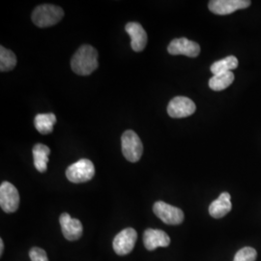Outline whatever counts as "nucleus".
Masks as SVG:
<instances>
[{"instance_id": "obj_18", "label": "nucleus", "mask_w": 261, "mask_h": 261, "mask_svg": "<svg viewBox=\"0 0 261 261\" xmlns=\"http://www.w3.org/2000/svg\"><path fill=\"white\" fill-rule=\"evenodd\" d=\"M238 63H239L238 59L235 56H227L222 60L214 62L211 66L210 70L214 75L226 73V72H231V70H234L238 67Z\"/></svg>"}, {"instance_id": "obj_9", "label": "nucleus", "mask_w": 261, "mask_h": 261, "mask_svg": "<svg viewBox=\"0 0 261 261\" xmlns=\"http://www.w3.org/2000/svg\"><path fill=\"white\" fill-rule=\"evenodd\" d=\"M250 0H212L209 2V10L216 15H229L237 10L248 8L251 5Z\"/></svg>"}, {"instance_id": "obj_10", "label": "nucleus", "mask_w": 261, "mask_h": 261, "mask_svg": "<svg viewBox=\"0 0 261 261\" xmlns=\"http://www.w3.org/2000/svg\"><path fill=\"white\" fill-rule=\"evenodd\" d=\"M168 51L172 56L182 55L194 58L200 54V47L197 43L187 38H178L170 42Z\"/></svg>"}, {"instance_id": "obj_7", "label": "nucleus", "mask_w": 261, "mask_h": 261, "mask_svg": "<svg viewBox=\"0 0 261 261\" xmlns=\"http://www.w3.org/2000/svg\"><path fill=\"white\" fill-rule=\"evenodd\" d=\"M138 239L137 231L128 227L123 229L121 232L117 234L113 240V250L118 255H126L130 253L136 245Z\"/></svg>"}, {"instance_id": "obj_12", "label": "nucleus", "mask_w": 261, "mask_h": 261, "mask_svg": "<svg viewBox=\"0 0 261 261\" xmlns=\"http://www.w3.org/2000/svg\"><path fill=\"white\" fill-rule=\"evenodd\" d=\"M126 32L130 35V47L134 51H142L147 44V34L139 22H129L126 24Z\"/></svg>"}, {"instance_id": "obj_13", "label": "nucleus", "mask_w": 261, "mask_h": 261, "mask_svg": "<svg viewBox=\"0 0 261 261\" xmlns=\"http://www.w3.org/2000/svg\"><path fill=\"white\" fill-rule=\"evenodd\" d=\"M143 244L146 250L154 251L159 247H168L170 244V238L163 230L148 228L143 234Z\"/></svg>"}, {"instance_id": "obj_14", "label": "nucleus", "mask_w": 261, "mask_h": 261, "mask_svg": "<svg viewBox=\"0 0 261 261\" xmlns=\"http://www.w3.org/2000/svg\"><path fill=\"white\" fill-rule=\"evenodd\" d=\"M230 195L223 193L209 206V214L215 219H221L231 211L232 204L230 201Z\"/></svg>"}, {"instance_id": "obj_6", "label": "nucleus", "mask_w": 261, "mask_h": 261, "mask_svg": "<svg viewBox=\"0 0 261 261\" xmlns=\"http://www.w3.org/2000/svg\"><path fill=\"white\" fill-rule=\"evenodd\" d=\"M19 205V195L17 188L9 182L0 186V206L5 213H14Z\"/></svg>"}, {"instance_id": "obj_4", "label": "nucleus", "mask_w": 261, "mask_h": 261, "mask_svg": "<svg viewBox=\"0 0 261 261\" xmlns=\"http://www.w3.org/2000/svg\"><path fill=\"white\" fill-rule=\"evenodd\" d=\"M95 175L93 163L88 159H82L71 165L66 170V177L72 183H84Z\"/></svg>"}, {"instance_id": "obj_1", "label": "nucleus", "mask_w": 261, "mask_h": 261, "mask_svg": "<svg viewBox=\"0 0 261 261\" xmlns=\"http://www.w3.org/2000/svg\"><path fill=\"white\" fill-rule=\"evenodd\" d=\"M71 67L76 75H90L98 68L97 50L89 45L82 46L73 56Z\"/></svg>"}, {"instance_id": "obj_11", "label": "nucleus", "mask_w": 261, "mask_h": 261, "mask_svg": "<svg viewBox=\"0 0 261 261\" xmlns=\"http://www.w3.org/2000/svg\"><path fill=\"white\" fill-rule=\"evenodd\" d=\"M62 233L67 240L75 241L83 235V224L77 220L73 219L68 213H63L59 219Z\"/></svg>"}, {"instance_id": "obj_16", "label": "nucleus", "mask_w": 261, "mask_h": 261, "mask_svg": "<svg viewBox=\"0 0 261 261\" xmlns=\"http://www.w3.org/2000/svg\"><path fill=\"white\" fill-rule=\"evenodd\" d=\"M56 123V114L54 113H40L35 116L34 125L38 132L42 135H48L54 130Z\"/></svg>"}, {"instance_id": "obj_15", "label": "nucleus", "mask_w": 261, "mask_h": 261, "mask_svg": "<svg viewBox=\"0 0 261 261\" xmlns=\"http://www.w3.org/2000/svg\"><path fill=\"white\" fill-rule=\"evenodd\" d=\"M33 159H34V166L39 172H46L47 169V163L48 157L50 154V149L47 145L37 143L33 147Z\"/></svg>"}, {"instance_id": "obj_22", "label": "nucleus", "mask_w": 261, "mask_h": 261, "mask_svg": "<svg viewBox=\"0 0 261 261\" xmlns=\"http://www.w3.org/2000/svg\"><path fill=\"white\" fill-rule=\"evenodd\" d=\"M3 250H4V243H3V240L1 239L0 240V255H2Z\"/></svg>"}, {"instance_id": "obj_5", "label": "nucleus", "mask_w": 261, "mask_h": 261, "mask_svg": "<svg viewBox=\"0 0 261 261\" xmlns=\"http://www.w3.org/2000/svg\"><path fill=\"white\" fill-rule=\"evenodd\" d=\"M153 212L165 224L177 225L184 221V213L180 208L169 205L164 201H157L153 206Z\"/></svg>"}, {"instance_id": "obj_17", "label": "nucleus", "mask_w": 261, "mask_h": 261, "mask_svg": "<svg viewBox=\"0 0 261 261\" xmlns=\"http://www.w3.org/2000/svg\"><path fill=\"white\" fill-rule=\"evenodd\" d=\"M234 81L232 72H226L214 75L209 80V87L214 91H222L231 85Z\"/></svg>"}, {"instance_id": "obj_20", "label": "nucleus", "mask_w": 261, "mask_h": 261, "mask_svg": "<svg viewBox=\"0 0 261 261\" xmlns=\"http://www.w3.org/2000/svg\"><path fill=\"white\" fill-rule=\"evenodd\" d=\"M257 252L252 247H245L236 252L233 261H255Z\"/></svg>"}, {"instance_id": "obj_3", "label": "nucleus", "mask_w": 261, "mask_h": 261, "mask_svg": "<svg viewBox=\"0 0 261 261\" xmlns=\"http://www.w3.org/2000/svg\"><path fill=\"white\" fill-rule=\"evenodd\" d=\"M122 153L126 160L132 163L139 162L143 153V144L140 137L134 130H126L121 138Z\"/></svg>"}, {"instance_id": "obj_19", "label": "nucleus", "mask_w": 261, "mask_h": 261, "mask_svg": "<svg viewBox=\"0 0 261 261\" xmlns=\"http://www.w3.org/2000/svg\"><path fill=\"white\" fill-rule=\"evenodd\" d=\"M17 65V56L13 51L5 48L3 46L0 47V71L8 72Z\"/></svg>"}, {"instance_id": "obj_2", "label": "nucleus", "mask_w": 261, "mask_h": 261, "mask_svg": "<svg viewBox=\"0 0 261 261\" xmlns=\"http://www.w3.org/2000/svg\"><path fill=\"white\" fill-rule=\"evenodd\" d=\"M64 17L62 8L53 4H43L32 13V21L38 28H49L59 22Z\"/></svg>"}, {"instance_id": "obj_21", "label": "nucleus", "mask_w": 261, "mask_h": 261, "mask_svg": "<svg viewBox=\"0 0 261 261\" xmlns=\"http://www.w3.org/2000/svg\"><path fill=\"white\" fill-rule=\"evenodd\" d=\"M29 257L31 261H48L47 252L41 248H32L29 252Z\"/></svg>"}, {"instance_id": "obj_8", "label": "nucleus", "mask_w": 261, "mask_h": 261, "mask_svg": "<svg viewBox=\"0 0 261 261\" xmlns=\"http://www.w3.org/2000/svg\"><path fill=\"white\" fill-rule=\"evenodd\" d=\"M196 109V105L191 99L178 96L168 103V113L172 118H184L194 114Z\"/></svg>"}]
</instances>
